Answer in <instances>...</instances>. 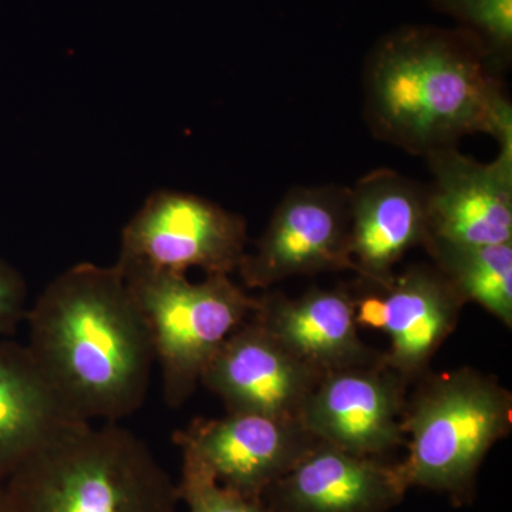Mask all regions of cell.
<instances>
[{
  "label": "cell",
  "instance_id": "1",
  "mask_svg": "<svg viewBox=\"0 0 512 512\" xmlns=\"http://www.w3.org/2000/svg\"><path fill=\"white\" fill-rule=\"evenodd\" d=\"M30 356L77 420L117 423L146 402L150 333L116 265L79 264L26 311Z\"/></svg>",
  "mask_w": 512,
  "mask_h": 512
},
{
  "label": "cell",
  "instance_id": "2",
  "mask_svg": "<svg viewBox=\"0 0 512 512\" xmlns=\"http://www.w3.org/2000/svg\"><path fill=\"white\" fill-rule=\"evenodd\" d=\"M497 66L464 30H397L366 67V116L387 143L424 154L485 133L512 148V110Z\"/></svg>",
  "mask_w": 512,
  "mask_h": 512
},
{
  "label": "cell",
  "instance_id": "3",
  "mask_svg": "<svg viewBox=\"0 0 512 512\" xmlns=\"http://www.w3.org/2000/svg\"><path fill=\"white\" fill-rule=\"evenodd\" d=\"M10 512H175L178 485L117 423L74 424L5 480Z\"/></svg>",
  "mask_w": 512,
  "mask_h": 512
},
{
  "label": "cell",
  "instance_id": "4",
  "mask_svg": "<svg viewBox=\"0 0 512 512\" xmlns=\"http://www.w3.org/2000/svg\"><path fill=\"white\" fill-rule=\"evenodd\" d=\"M511 393L493 377L461 369L426 380L404 406L409 453L397 464L407 490L424 488L471 503L488 451L510 433Z\"/></svg>",
  "mask_w": 512,
  "mask_h": 512
},
{
  "label": "cell",
  "instance_id": "5",
  "mask_svg": "<svg viewBox=\"0 0 512 512\" xmlns=\"http://www.w3.org/2000/svg\"><path fill=\"white\" fill-rule=\"evenodd\" d=\"M120 272L150 333L165 403L177 409L195 392L225 340L254 315L258 298L229 275L192 282L168 272Z\"/></svg>",
  "mask_w": 512,
  "mask_h": 512
},
{
  "label": "cell",
  "instance_id": "6",
  "mask_svg": "<svg viewBox=\"0 0 512 512\" xmlns=\"http://www.w3.org/2000/svg\"><path fill=\"white\" fill-rule=\"evenodd\" d=\"M247 222L220 205L177 191H158L128 221L116 265L187 275H231L247 255Z\"/></svg>",
  "mask_w": 512,
  "mask_h": 512
},
{
  "label": "cell",
  "instance_id": "7",
  "mask_svg": "<svg viewBox=\"0 0 512 512\" xmlns=\"http://www.w3.org/2000/svg\"><path fill=\"white\" fill-rule=\"evenodd\" d=\"M346 269L355 271L350 188L322 185L286 194L238 272L247 288H269L292 276Z\"/></svg>",
  "mask_w": 512,
  "mask_h": 512
},
{
  "label": "cell",
  "instance_id": "8",
  "mask_svg": "<svg viewBox=\"0 0 512 512\" xmlns=\"http://www.w3.org/2000/svg\"><path fill=\"white\" fill-rule=\"evenodd\" d=\"M173 440L222 487L251 498H261L318 443L301 421L248 413L192 420Z\"/></svg>",
  "mask_w": 512,
  "mask_h": 512
},
{
  "label": "cell",
  "instance_id": "9",
  "mask_svg": "<svg viewBox=\"0 0 512 512\" xmlns=\"http://www.w3.org/2000/svg\"><path fill=\"white\" fill-rule=\"evenodd\" d=\"M404 384L382 360L328 373L309 394L299 421L322 443L380 458L406 440Z\"/></svg>",
  "mask_w": 512,
  "mask_h": 512
},
{
  "label": "cell",
  "instance_id": "10",
  "mask_svg": "<svg viewBox=\"0 0 512 512\" xmlns=\"http://www.w3.org/2000/svg\"><path fill=\"white\" fill-rule=\"evenodd\" d=\"M426 157L433 174L427 187L426 241L512 242V148H500L487 164L464 156L456 146L437 148Z\"/></svg>",
  "mask_w": 512,
  "mask_h": 512
},
{
  "label": "cell",
  "instance_id": "11",
  "mask_svg": "<svg viewBox=\"0 0 512 512\" xmlns=\"http://www.w3.org/2000/svg\"><path fill=\"white\" fill-rule=\"evenodd\" d=\"M320 379L251 316L225 340L201 383L220 397L228 413L299 421Z\"/></svg>",
  "mask_w": 512,
  "mask_h": 512
},
{
  "label": "cell",
  "instance_id": "12",
  "mask_svg": "<svg viewBox=\"0 0 512 512\" xmlns=\"http://www.w3.org/2000/svg\"><path fill=\"white\" fill-rule=\"evenodd\" d=\"M380 288L379 295L355 301L356 322L389 336L383 365L409 382L426 370L456 328L464 301L430 266H413Z\"/></svg>",
  "mask_w": 512,
  "mask_h": 512
},
{
  "label": "cell",
  "instance_id": "13",
  "mask_svg": "<svg viewBox=\"0 0 512 512\" xmlns=\"http://www.w3.org/2000/svg\"><path fill=\"white\" fill-rule=\"evenodd\" d=\"M407 491L397 464L318 441L261 498L269 512H389Z\"/></svg>",
  "mask_w": 512,
  "mask_h": 512
},
{
  "label": "cell",
  "instance_id": "14",
  "mask_svg": "<svg viewBox=\"0 0 512 512\" xmlns=\"http://www.w3.org/2000/svg\"><path fill=\"white\" fill-rule=\"evenodd\" d=\"M429 235L427 187L376 170L350 188V254L357 274L384 286L394 266Z\"/></svg>",
  "mask_w": 512,
  "mask_h": 512
},
{
  "label": "cell",
  "instance_id": "15",
  "mask_svg": "<svg viewBox=\"0 0 512 512\" xmlns=\"http://www.w3.org/2000/svg\"><path fill=\"white\" fill-rule=\"evenodd\" d=\"M252 318L320 376L382 360L360 339L355 299L339 289L315 288L296 299L268 293Z\"/></svg>",
  "mask_w": 512,
  "mask_h": 512
},
{
  "label": "cell",
  "instance_id": "16",
  "mask_svg": "<svg viewBox=\"0 0 512 512\" xmlns=\"http://www.w3.org/2000/svg\"><path fill=\"white\" fill-rule=\"evenodd\" d=\"M77 423L26 345L0 338V480Z\"/></svg>",
  "mask_w": 512,
  "mask_h": 512
},
{
  "label": "cell",
  "instance_id": "17",
  "mask_svg": "<svg viewBox=\"0 0 512 512\" xmlns=\"http://www.w3.org/2000/svg\"><path fill=\"white\" fill-rule=\"evenodd\" d=\"M424 247L464 303H478L511 328L512 242L466 245L431 239Z\"/></svg>",
  "mask_w": 512,
  "mask_h": 512
},
{
  "label": "cell",
  "instance_id": "18",
  "mask_svg": "<svg viewBox=\"0 0 512 512\" xmlns=\"http://www.w3.org/2000/svg\"><path fill=\"white\" fill-rule=\"evenodd\" d=\"M440 12L463 25L495 66L510 60L512 52V0H433Z\"/></svg>",
  "mask_w": 512,
  "mask_h": 512
},
{
  "label": "cell",
  "instance_id": "19",
  "mask_svg": "<svg viewBox=\"0 0 512 512\" xmlns=\"http://www.w3.org/2000/svg\"><path fill=\"white\" fill-rule=\"evenodd\" d=\"M178 494L190 512H269L262 498L245 497L218 484L197 463L183 457Z\"/></svg>",
  "mask_w": 512,
  "mask_h": 512
},
{
  "label": "cell",
  "instance_id": "20",
  "mask_svg": "<svg viewBox=\"0 0 512 512\" xmlns=\"http://www.w3.org/2000/svg\"><path fill=\"white\" fill-rule=\"evenodd\" d=\"M26 311L25 281L18 271L0 259V338L16 332Z\"/></svg>",
  "mask_w": 512,
  "mask_h": 512
},
{
  "label": "cell",
  "instance_id": "21",
  "mask_svg": "<svg viewBox=\"0 0 512 512\" xmlns=\"http://www.w3.org/2000/svg\"><path fill=\"white\" fill-rule=\"evenodd\" d=\"M0 512H10L8 495H6L5 481L0 480Z\"/></svg>",
  "mask_w": 512,
  "mask_h": 512
}]
</instances>
